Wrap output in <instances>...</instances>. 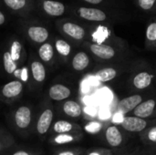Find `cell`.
Segmentation results:
<instances>
[{
  "label": "cell",
  "mask_w": 156,
  "mask_h": 155,
  "mask_svg": "<svg viewBox=\"0 0 156 155\" xmlns=\"http://www.w3.org/2000/svg\"><path fill=\"white\" fill-rule=\"evenodd\" d=\"M56 26L64 37L72 41H82L87 36L86 29L82 26L69 20V18L57 20Z\"/></svg>",
  "instance_id": "6da1fadb"
},
{
  "label": "cell",
  "mask_w": 156,
  "mask_h": 155,
  "mask_svg": "<svg viewBox=\"0 0 156 155\" xmlns=\"http://www.w3.org/2000/svg\"><path fill=\"white\" fill-rule=\"evenodd\" d=\"M21 26L27 37L35 44L41 45L49 38V31L42 24L25 21L21 23Z\"/></svg>",
  "instance_id": "7a4b0ae2"
},
{
  "label": "cell",
  "mask_w": 156,
  "mask_h": 155,
  "mask_svg": "<svg viewBox=\"0 0 156 155\" xmlns=\"http://www.w3.org/2000/svg\"><path fill=\"white\" fill-rule=\"evenodd\" d=\"M5 7L13 14L24 18L27 17L34 10V0H2Z\"/></svg>",
  "instance_id": "3957f363"
},
{
  "label": "cell",
  "mask_w": 156,
  "mask_h": 155,
  "mask_svg": "<svg viewBox=\"0 0 156 155\" xmlns=\"http://www.w3.org/2000/svg\"><path fill=\"white\" fill-rule=\"evenodd\" d=\"M38 5L42 13L50 17H59L67 12L66 5L57 0H39Z\"/></svg>",
  "instance_id": "277c9868"
},
{
  "label": "cell",
  "mask_w": 156,
  "mask_h": 155,
  "mask_svg": "<svg viewBox=\"0 0 156 155\" xmlns=\"http://www.w3.org/2000/svg\"><path fill=\"white\" fill-rule=\"evenodd\" d=\"M73 12L80 18L91 22H103L108 18L104 11L93 7L79 6L74 8Z\"/></svg>",
  "instance_id": "5b68a950"
},
{
  "label": "cell",
  "mask_w": 156,
  "mask_h": 155,
  "mask_svg": "<svg viewBox=\"0 0 156 155\" xmlns=\"http://www.w3.org/2000/svg\"><path fill=\"white\" fill-rule=\"evenodd\" d=\"M87 47L94 56H96L97 58H99L101 59H104V60L112 59L116 55L115 49L107 44L89 43Z\"/></svg>",
  "instance_id": "8992f818"
},
{
  "label": "cell",
  "mask_w": 156,
  "mask_h": 155,
  "mask_svg": "<svg viewBox=\"0 0 156 155\" xmlns=\"http://www.w3.org/2000/svg\"><path fill=\"white\" fill-rule=\"evenodd\" d=\"M147 122L144 119L138 118L136 116L123 117L121 122V126L130 132H141L147 127Z\"/></svg>",
  "instance_id": "52a82bcc"
},
{
  "label": "cell",
  "mask_w": 156,
  "mask_h": 155,
  "mask_svg": "<svg viewBox=\"0 0 156 155\" xmlns=\"http://www.w3.org/2000/svg\"><path fill=\"white\" fill-rule=\"evenodd\" d=\"M142 102H143L142 96L135 94V95H132L130 97L124 98L122 100H120L117 108H118V111L122 114H127V113L133 111V110Z\"/></svg>",
  "instance_id": "ba28073f"
},
{
  "label": "cell",
  "mask_w": 156,
  "mask_h": 155,
  "mask_svg": "<svg viewBox=\"0 0 156 155\" xmlns=\"http://www.w3.org/2000/svg\"><path fill=\"white\" fill-rule=\"evenodd\" d=\"M31 122V110L27 106L19 107L15 113V122L19 129H27Z\"/></svg>",
  "instance_id": "9c48e42d"
},
{
  "label": "cell",
  "mask_w": 156,
  "mask_h": 155,
  "mask_svg": "<svg viewBox=\"0 0 156 155\" xmlns=\"http://www.w3.org/2000/svg\"><path fill=\"white\" fill-rule=\"evenodd\" d=\"M156 106V101L154 100H147L140 103L133 110V116H136L141 119L149 118L154 111Z\"/></svg>",
  "instance_id": "30bf717a"
},
{
  "label": "cell",
  "mask_w": 156,
  "mask_h": 155,
  "mask_svg": "<svg viewBox=\"0 0 156 155\" xmlns=\"http://www.w3.org/2000/svg\"><path fill=\"white\" fill-rule=\"evenodd\" d=\"M53 121V111L50 109L45 110L39 116L37 123V131L39 134H45L49 130Z\"/></svg>",
  "instance_id": "8fae6325"
},
{
  "label": "cell",
  "mask_w": 156,
  "mask_h": 155,
  "mask_svg": "<svg viewBox=\"0 0 156 155\" xmlns=\"http://www.w3.org/2000/svg\"><path fill=\"white\" fill-rule=\"evenodd\" d=\"M105 138L108 144L112 147H119L123 141V137L121 131L115 125H111L106 129Z\"/></svg>",
  "instance_id": "7c38bea8"
},
{
  "label": "cell",
  "mask_w": 156,
  "mask_h": 155,
  "mask_svg": "<svg viewBox=\"0 0 156 155\" xmlns=\"http://www.w3.org/2000/svg\"><path fill=\"white\" fill-rule=\"evenodd\" d=\"M23 84L20 80H12L2 88V94L8 99L16 98L23 91Z\"/></svg>",
  "instance_id": "4fadbf2b"
},
{
  "label": "cell",
  "mask_w": 156,
  "mask_h": 155,
  "mask_svg": "<svg viewBox=\"0 0 156 155\" xmlns=\"http://www.w3.org/2000/svg\"><path fill=\"white\" fill-rule=\"evenodd\" d=\"M70 94H71L70 90L67 86L62 84H55L51 86L48 90L49 97L57 101L68 99L70 96Z\"/></svg>",
  "instance_id": "5bb4252c"
},
{
  "label": "cell",
  "mask_w": 156,
  "mask_h": 155,
  "mask_svg": "<svg viewBox=\"0 0 156 155\" xmlns=\"http://www.w3.org/2000/svg\"><path fill=\"white\" fill-rule=\"evenodd\" d=\"M90 57L84 51L77 52L71 60V66L76 71H82L86 69L90 65Z\"/></svg>",
  "instance_id": "9a60e30c"
},
{
  "label": "cell",
  "mask_w": 156,
  "mask_h": 155,
  "mask_svg": "<svg viewBox=\"0 0 156 155\" xmlns=\"http://www.w3.org/2000/svg\"><path fill=\"white\" fill-rule=\"evenodd\" d=\"M154 79V75L147 71H143L138 73L133 80V86L138 90H144L152 84Z\"/></svg>",
  "instance_id": "2e32d148"
},
{
  "label": "cell",
  "mask_w": 156,
  "mask_h": 155,
  "mask_svg": "<svg viewBox=\"0 0 156 155\" xmlns=\"http://www.w3.org/2000/svg\"><path fill=\"white\" fill-rule=\"evenodd\" d=\"M7 50L9 51L12 59L16 63H18L21 60V58H22V56H23V54L25 52L24 46H23L22 42L17 38H14L10 42L9 48Z\"/></svg>",
  "instance_id": "e0dca14e"
},
{
  "label": "cell",
  "mask_w": 156,
  "mask_h": 155,
  "mask_svg": "<svg viewBox=\"0 0 156 155\" xmlns=\"http://www.w3.org/2000/svg\"><path fill=\"white\" fill-rule=\"evenodd\" d=\"M37 53H38V57L40 58V59L42 61L50 62L53 59L54 54H55V49H54L53 44L50 42H48V41L41 44L38 48Z\"/></svg>",
  "instance_id": "ac0fdd59"
},
{
  "label": "cell",
  "mask_w": 156,
  "mask_h": 155,
  "mask_svg": "<svg viewBox=\"0 0 156 155\" xmlns=\"http://www.w3.org/2000/svg\"><path fill=\"white\" fill-rule=\"evenodd\" d=\"M31 69V73L32 77L35 81L37 82H43L46 79V69L44 65L38 61V60H34L32 61L30 65Z\"/></svg>",
  "instance_id": "d6986e66"
},
{
  "label": "cell",
  "mask_w": 156,
  "mask_h": 155,
  "mask_svg": "<svg viewBox=\"0 0 156 155\" xmlns=\"http://www.w3.org/2000/svg\"><path fill=\"white\" fill-rule=\"evenodd\" d=\"M63 111L71 118H78L82 113L81 106L74 100H68L63 104Z\"/></svg>",
  "instance_id": "ffe728a7"
},
{
  "label": "cell",
  "mask_w": 156,
  "mask_h": 155,
  "mask_svg": "<svg viewBox=\"0 0 156 155\" xmlns=\"http://www.w3.org/2000/svg\"><path fill=\"white\" fill-rule=\"evenodd\" d=\"M55 51L63 58H68L71 53V46L70 44L63 38L57 37L54 43Z\"/></svg>",
  "instance_id": "44dd1931"
},
{
  "label": "cell",
  "mask_w": 156,
  "mask_h": 155,
  "mask_svg": "<svg viewBox=\"0 0 156 155\" xmlns=\"http://www.w3.org/2000/svg\"><path fill=\"white\" fill-rule=\"evenodd\" d=\"M95 76L100 82L105 83L115 79V77L117 76V71L113 68H105L97 71Z\"/></svg>",
  "instance_id": "7402d4cb"
},
{
  "label": "cell",
  "mask_w": 156,
  "mask_h": 155,
  "mask_svg": "<svg viewBox=\"0 0 156 155\" xmlns=\"http://www.w3.org/2000/svg\"><path fill=\"white\" fill-rule=\"evenodd\" d=\"M3 65H4V69L7 74L15 73L17 69V63H16L12 59L8 50L5 51L3 53Z\"/></svg>",
  "instance_id": "603a6c76"
},
{
  "label": "cell",
  "mask_w": 156,
  "mask_h": 155,
  "mask_svg": "<svg viewBox=\"0 0 156 155\" xmlns=\"http://www.w3.org/2000/svg\"><path fill=\"white\" fill-rule=\"evenodd\" d=\"M72 124L69 122L67 121H58L53 125V130L57 134H63V133H69L71 132L74 128Z\"/></svg>",
  "instance_id": "cb8c5ba5"
},
{
  "label": "cell",
  "mask_w": 156,
  "mask_h": 155,
  "mask_svg": "<svg viewBox=\"0 0 156 155\" xmlns=\"http://www.w3.org/2000/svg\"><path fill=\"white\" fill-rule=\"evenodd\" d=\"M146 39L151 43H156V22H152L146 28Z\"/></svg>",
  "instance_id": "d4e9b609"
},
{
  "label": "cell",
  "mask_w": 156,
  "mask_h": 155,
  "mask_svg": "<svg viewBox=\"0 0 156 155\" xmlns=\"http://www.w3.org/2000/svg\"><path fill=\"white\" fill-rule=\"evenodd\" d=\"M75 141V137L73 135H70L69 133H63V134H58L54 138V143L57 144H66Z\"/></svg>",
  "instance_id": "484cf974"
},
{
  "label": "cell",
  "mask_w": 156,
  "mask_h": 155,
  "mask_svg": "<svg viewBox=\"0 0 156 155\" xmlns=\"http://www.w3.org/2000/svg\"><path fill=\"white\" fill-rule=\"evenodd\" d=\"M102 125L98 122H90L86 124L85 126V131L88 132L89 133H97L101 130Z\"/></svg>",
  "instance_id": "4316f807"
},
{
  "label": "cell",
  "mask_w": 156,
  "mask_h": 155,
  "mask_svg": "<svg viewBox=\"0 0 156 155\" xmlns=\"http://www.w3.org/2000/svg\"><path fill=\"white\" fill-rule=\"evenodd\" d=\"M107 29L105 27H102V26H100L97 28V30L94 32L93 34V37H94V40L95 41H101L104 37H107Z\"/></svg>",
  "instance_id": "83f0119b"
},
{
  "label": "cell",
  "mask_w": 156,
  "mask_h": 155,
  "mask_svg": "<svg viewBox=\"0 0 156 155\" xmlns=\"http://www.w3.org/2000/svg\"><path fill=\"white\" fill-rule=\"evenodd\" d=\"M156 0H138L140 7L144 10H150L154 5Z\"/></svg>",
  "instance_id": "f1b7e54d"
},
{
  "label": "cell",
  "mask_w": 156,
  "mask_h": 155,
  "mask_svg": "<svg viewBox=\"0 0 156 155\" xmlns=\"http://www.w3.org/2000/svg\"><path fill=\"white\" fill-rule=\"evenodd\" d=\"M146 137H147V140H148L150 143H156V127L151 128V129L147 132Z\"/></svg>",
  "instance_id": "f546056e"
},
{
  "label": "cell",
  "mask_w": 156,
  "mask_h": 155,
  "mask_svg": "<svg viewBox=\"0 0 156 155\" xmlns=\"http://www.w3.org/2000/svg\"><path fill=\"white\" fill-rule=\"evenodd\" d=\"M19 72H20L21 74L18 75L17 77H20L21 79H22L23 81H27V69H23L20 70Z\"/></svg>",
  "instance_id": "4dcf8cb0"
},
{
  "label": "cell",
  "mask_w": 156,
  "mask_h": 155,
  "mask_svg": "<svg viewBox=\"0 0 156 155\" xmlns=\"http://www.w3.org/2000/svg\"><path fill=\"white\" fill-rule=\"evenodd\" d=\"M5 22H6V16L2 10H0V26H3Z\"/></svg>",
  "instance_id": "1f68e13d"
},
{
  "label": "cell",
  "mask_w": 156,
  "mask_h": 155,
  "mask_svg": "<svg viewBox=\"0 0 156 155\" xmlns=\"http://www.w3.org/2000/svg\"><path fill=\"white\" fill-rule=\"evenodd\" d=\"M109 152H105V151H95V152H91L88 155H106V153H108Z\"/></svg>",
  "instance_id": "d6a6232c"
},
{
  "label": "cell",
  "mask_w": 156,
  "mask_h": 155,
  "mask_svg": "<svg viewBox=\"0 0 156 155\" xmlns=\"http://www.w3.org/2000/svg\"><path fill=\"white\" fill-rule=\"evenodd\" d=\"M88 4H91V5H99L101 3H102L103 0H82Z\"/></svg>",
  "instance_id": "836d02e7"
},
{
  "label": "cell",
  "mask_w": 156,
  "mask_h": 155,
  "mask_svg": "<svg viewBox=\"0 0 156 155\" xmlns=\"http://www.w3.org/2000/svg\"><path fill=\"white\" fill-rule=\"evenodd\" d=\"M58 155H76V153L72 151H65V152L59 153Z\"/></svg>",
  "instance_id": "e575fe53"
},
{
  "label": "cell",
  "mask_w": 156,
  "mask_h": 155,
  "mask_svg": "<svg viewBox=\"0 0 156 155\" xmlns=\"http://www.w3.org/2000/svg\"><path fill=\"white\" fill-rule=\"evenodd\" d=\"M12 155H30L26 151H18V152H16L14 153Z\"/></svg>",
  "instance_id": "d590c367"
},
{
  "label": "cell",
  "mask_w": 156,
  "mask_h": 155,
  "mask_svg": "<svg viewBox=\"0 0 156 155\" xmlns=\"http://www.w3.org/2000/svg\"><path fill=\"white\" fill-rule=\"evenodd\" d=\"M0 150H1V144H0Z\"/></svg>",
  "instance_id": "8d00e7d4"
}]
</instances>
